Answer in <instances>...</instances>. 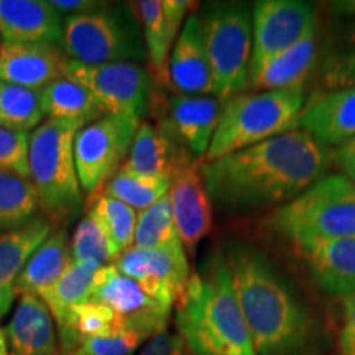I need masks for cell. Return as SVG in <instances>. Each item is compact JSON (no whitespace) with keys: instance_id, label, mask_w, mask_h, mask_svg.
Instances as JSON below:
<instances>
[{"instance_id":"cell-18","label":"cell","mask_w":355,"mask_h":355,"mask_svg":"<svg viewBox=\"0 0 355 355\" xmlns=\"http://www.w3.org/2000/svg\"><path fill=\"white\" fill-rule=\"evenodd\" d=\"M68 58L56 44L3 43L0 50V81L43 91L64 78Z\"/></svg>"},{"instance_id":"cell-35","label":"cell","mask_w":355,"mask_h":355,"mask_svg":"<svg viewBox=\"0 0 355 355\" xmlns=\"http://www.w3.org/2000/svg\"><path fill=\"white\" fill-rule=\"evenodd\" d=\"M69 252L71 260L91 261L99 266L110 265L117 260L110 239L91 211L79 220L69 242Z\"/></svg>"},{"instance_id":"cell-37","label":"cell","mask_w":355,"mask_h":355,"mask_svg":"<svg viewBox=\"0 0 355 355\" xmlns=\"http://www.w3.org/2000/svg\"><path fill=\"white\" fill-rule=\"evenodd\" d=\"M28 141L30 133L0 127V171L28 178Z\"/></svg>"},{"instance_id":"cell-41","label":"cell","mask_w":355,"mask_h":355,"mask_svg":"<svg viewBox=\"0 0 355 355\" xmlns=\"http://www.w3.org/2000/svg\"><path fill=\"white\" fill-rule=\"evenodd\" d=\"M50 3L60 13H66V17L92 12L104 6L102 2H94V0H50Z\"/></svg>"},{"instance_id":"cell-25","label":"cell","mask_w":355,"mask_h":355,"mask_svg":"<svg viewBox=\"0 0 355 355\" xmlns=\"http://www.w3.org/2000/svg\"><path fill=\"white\" fill-rule=\"evenodd\" d=\"M318 55V25L306 33L295 46L273 58L259 73L250 78V86L257 91H285L303 89L313 73Z\"/></svg>"},{"instance_id":"cell-40","label":"cell","mask_w":355,"mask_h":355,"mask_svg":"<svg viewBox=\"0 0 355 355\" xmlns=\"http://www.w3.org/2000/svg\"><path fill=\"white\" fill-rule=\"evenodd\" d=\"M332 163L339 168L340 175L355 183V137L344 145L337 146L336 152L332 153Z\"/></svg>"},{"instance_id":"cell-43","label":"cell","mask_w":355,"mask_h":355,"mask_svg":"<svg viewBox=\"0 0 355 355\" xmlns=\"http://www.w3.org/2000/svg\"><path fill=\"white\" fill-rule=\"evenodd\" d=\"M336 10L347 13V15H354L355 17V0H345V2H336L332 3Z\"/></svg>"},{"instance_id":"cell-44","label":"cell","mask_w":355,"mask_h":355,"mask_svg":"<svg viewBox=\"0 0 355 355\" xmlns=\"http://www.w3.org/2000/svg\"><path fill=\"white\" fill-rule=\"evenodd\" d=\"M0 355H8V345H7V337L6 331L0 327Z\"/></svg>"},{"instance_id":"cell-19","label":"cell","mask_w":355,"mask_h":355,"mask_svg":"<svg viewBox=\"0 0 355 355\" xmlns=\"http://www.w3.org/2000/svg\"><path fill=\"white\" fill-rule=\"evenodd\" d=\"M63 20L50 0H0V37L3 43L61 46Z\"/></svg>"},{"instance_id":"cell-20","label":"cell","mask_w":355,"mask_h":355,"mask_svg":"<svg viewBox=\"0 0 355 355\" xmlns=\"http://www.w3.org/2000/svg\"><path fill=\"white\" fill-rule=\"evenodd\" d=\"M8 355H56V322L42 298L21 295L6 327Z\"/></svg>"},{"instance_id":"cell-32","label":"cell","mask_w":355,"mask_h":355,"mask_svg":"<svg viewBox=\"0 0 355 355\" xmlns=\"http://www.w3.org/2000/svg\"><path fill=\"white\" fill-rule=\"evenodd\" d=\"M92 207L89 211L97 217L102 229L105 230L112 243L117 259L133 245L137 219L139 212L105 193H99L92 198Z\"/></svg>"},{"instance_id":"cell-2","label":"cell","mask_w":355,"mask_h":355,"mask_svg":"<svg viewBox=\"0 0 355 355\" xmlns=\"http://www.w3.org/2000/svg\"><path fill=\"white\" fill-rule=\"evenodd\" d=\"M227 261L257 355H291L308 343L313 319L257 248L232 245Z\"/></svg>"},{"instance_id":"cell-28","label":"cell","mask_w":355,"mask_h":355,"mask_svg":"<svg viewBox=\"0 0 355 355\" xmlns=\"http://www.w3.org/2000/svg\"><path fill=\"white\" fill-rule=\"evenodd\" d=\"M99 268V265L91 261L71 260L61 278L42 296L56 324L63 321L71 309L91 300Z\"/></svg>"},{"instance_id":"cell-11","label":"cell","mask_w":355,"mask_h":355,"mask_svg":"<svg viewBox=\"0 0 355 355\" xmlns=\"http://www.w3.org/2000/svg\"><path fill=\"white\" fill-rule=\"evenodd\" d=\"M318 25L316 8L301 0H259L252 8V55L250 78L266 63L295 46Z\"/></svg>"},{"instance_id":"cell-26","label":"cell","mask_w":355,"mask_h":355,"mask_svg":"<svg viewBox=\"0 0 355 355\" xmlns=\"http://www.w3.org/2000/svg\"><path fill=\"white\" fill-rule=\"evenodd\" d=\"M71 261L69 242L64 229L55 227L53 232L33 252L19 279H17V296L33 295L42 298L55 285Z\"/></svg>"},{"instance_id":"cell-13","label":"cell","mask_w":355,"mask_h":355,"mask_svg":"<svg viewBox=\"0 0 355 355\" xmlns=\"http://www.w3.org/2000/svg\"><path fill=\"white\" fill-rule=\"evenodd\" d=\"M91 300L117 314L128 329L141 331L148 337L166 331L170 321L171 309L150 298L135 279L119 272L114 263L99 268Z\"/></svg>"},{"instance_id":"cell-4","label":"cell","mask_w":355,"mask_h":355,"mask_svg":"<svg viewBox=\"0 0 355 355\" xmlns=\"http://www.w3.org/2000/svg\"><path fill=\"white\" fill-rule=\"evenodd\" d=\"M78 123L46 119L30 133L28 180L38 207L53 225L64 229L81 214L84 193L74 162Z\"/></svg>"},{"instance_id":"cell-45","label":"cell","mask_w":355,"mask_h":355,"mask_svg":"<svg viewBox=\"0 0 355 355\" xmlns=\"http://www.w3.org/2000/svg\"><path fill=\"white\" fill-rule=\"evenodd\" d=\"M2 44H3V40H2V37H0V50H2Z\"/></svg>"},{"instance_id":"cell-9","label":"cell","mask_w":355,"mask_h":355,"mask_svg":"<svg viewBox=\"0 0 355 355\" xmlns=\"http://www.w3.org/2000/svg\"><path fill=\"white\" fill-rule=\"evenodd\" d=\"M64 76L96 97L105 115H121L144 122L152 107V81L139 63L84 64L68 60Z\"/></svg>"},{"instance_id":"cell-29","label":"cell","mask_w":355,"mask_h":355,"mask_svg":"<svg viewBox=\"0 0 355 355\" xmlns=\"http://www.w3.org/2000/svg\"><path fill=\"white\" fill-rule=\"evenodd\" d=\"M38 199L28 178L0 171V234L37 219Z\"/></svg>"},{"instance_id":"cell-12","label":"cell","mask_w":355,"mask_h":355,"mask_svg":"<svg viewBox=\"0 0 355 355\" xmlns=\"http://www.w3.org/2000/svg\"><path fill=\"white\" fill-rule=\"evenodd\" d=\"M119 272L135 279L150 298L173 308L188 285L191 272L183 245L128 250L114 261Z\"/></svg>"},{"instance_id":"cell-27","label":"cell","mask_w":355,"mask_h":355,"mask_svg":"<svg viewBox=\"0 0 355 355\" xmlns=\"http://www.w3.org/2000/svg\"><path fill=\"white\" fill-rule=\"evenodd\" d=\"M44 117L86 127L104 117V110L96 97L83 84L69 78H60L42 91Z\"/></svg>"},{"instance_id":"cell-31","label":"cell","mask_w":355,"mask_h":355,"mask_svg":"<svg viewBox=\"0 0 355 355\" xmlns=\"http://www.w3.org/2000/svg\"><path fill=\"white\" fill-rule=\"evenodd\" d=\"M170 178H153L119 170L105 184V194L125 202L132 209L141 212L165 198L170 191Z\"/></svg>"},{"instance_id":"cell-16","label":"cell","mask_w":355,"mask_h":355,"mask_svg":"<svg viewBox=\"0 0 355 355\" xmlns=\"http://www.w3.org/2000/svg\"><path fill=\"white\" fill-rule=\"evenodd\" d=\"M193 3L186 0H140L130 3L141 25L150 71L159 86L168 84V60Z\"/></svg>"},{"instance_id":"cell-36","label":"cell","mask_w":355,"mask_h":355,"mask_svg":"<svg viewBox=\"0 0 355 355\" xmlns=\"http://www.w3.org/2000/svg\"><path fill=\"white\" fill-rule=\"evenodd\" d=\"M150 337L137 329H123L114 334L92 337L81 343L84 355H133Z\"/></svg>"},{"instance_id":"cell-7","label":"cell","mask_w":355,"mask_h":355,"mask_svg":"<svg viewBox=\"0 0 355 355\" xmlns=\"http://www.w3.org/2000/svg\"><path fill=\"white\" fill-rule=\"evenodd\" d=\"M204 42L212 73V96L242 94L250 84L254 33L252 10L241 2H211L201 8Z\"/></svg>"},{"instance_id":"cell-21","label":"cell","mask_w":355,"mask_h":355,"mask_svg":"<svg viewBox=\"0 0 355 355\" xmlns=\"http://www.w3.org/2000/svg\"><path fill=\"white\" fill-rule=\"evenodd\" d=\"M298 127L322 145L340 146L355 137V87L318 96L301 112Z\"/></svg>"},{"instance_id":"cell-34","label":"cell","mask_w":355,"mask_h":355,"mask_svg":"<svg viewBox=\"0 0 355 355\" xmlns=\"http://www.w3.org/2000/svg\"><path fill=\"white\" fill-rule=\"evenodd\" d=\"M183 245L178 237L175 217L168 194L148 209L141 211L137 219L133 245L137 248H166Z\"/></svg>"},{"instance_id":"cell-10","label":"cell","mask_w":355,"mask_h":355,"mask_svg":"<svg viewBox=\"0 0 355 355\" xmlns=\"http://www.w3.org/2000/svg\"><path fill=\"white\" fill-rule=\"evenodd\" d=\"M140 122L121 115H104L76 133L74 162L83 193L89 198L121 170L130 152Z\"/></svg>"},{"instance_id":"cell-33","label":"cell","mask_w":355,"mask_h":355,"mask_svg":"<svg viewBox=\"0 0 355 355\" xmlns=\"http://www.w3.org/2000/svg\"><path fill=\"white\" fill-rule=\"evenodd\" d=\"M321 81L327 92L355 87V25L337 33L331 44H327Z\"/></svg>"},{"instance_id":"cell-5","label":"cell","mask_w":355,"mask_h":355,"mask_svg":"<svg viewBox=\"0 0 355 355\" xmlns=\"http://www.w3.org/2000/svg\"><path fill=\"white\" fill-rule=\"evenodd\" d=\"M270 224L300 252L355 235V183L344 175H324L278 207Z\"/></svg>"},{"instance_id":"cell-15","label":"cell","mask_w":355,"mask_h":355,"mask_svg":"<svg viewBox=\"0 0 355 355\" xmlns=\"http://www.w3.org/2000/svg\"><path fill=\"white\" fill-rule=\"evenodd\" d=\"M199 166L191 162L178 170L168 191L178 237L191 255L212 227V201Z\"/></svg>"},{"instance_id":"cell-3","label":"cell","mask_w":355,"mask_h":355,"mask_svg":"<svg viewBox=\"0 0 355 355\" xmlns=\"http://www.w3.org/2000/svg\"><path fill=\"white\" fill-rule=\"evenodd\" d=\"M175 321L191 355H257L227 255L220 252L191 273L176 303Z\"/></svg>"},{"instance_id":"cell-39","label":"cell","mask_w":355,"mask_h":355,"mask_svg":"<svg viewBox=\"0 0 355 355\" xmlns=\"http://www.w3.org/2000/svg\"><path fill=\"white\" fill-rule=\"evenodd\" d=\"M340 355H355V298L344 300V322L339 337Z\"/></svg>"},{"instance_id":"cell-23","label":"cell","mask_w":355,"mask_h":355,"mask_svg":"<svg viewBox=\"0 0 355 355\" xmlns=\"http://www.w3.org/2000/svg\"><path fill=\"white\" fill-rule=\"evenodd\" d=\"M55 229L46 217H37L24 227L0 234V319L15 301L17 279L26 261Z\"/></svg>"},{"instance_id":"cell-17","label":"cell","mask_w":355,"mask_h":355,"mask_svg":"<svg viewBox=\"0 0 355 355\" xmlns=\"http://www.w3.org/2000/svg\"><path fill=\"white\" fill-rule=\"evenodd\" d=\"M168 87L178 96H212V73L198 13L186 17L168 60Z\"/></svg>"},{"instance_id":"cell-14","label":"cell","mask_w":355,"mask_h":355,"mask_svg":"<svg viewBox=\"0 0 355 355\" xmlns=\"http://www.w3.org/2000/svg\"><path fill=\"white\" fill-rule=\"evenodd\" d=\"M224 101L214 96H171L162 107L158 127L189 157L206 158L219 125Z\"/></svg>"},{"instance_id":"cell-30","label":"cell","mask_w":355,"mask_h":355,"mask_svg":"<svg viewBox=\"0 0 355 355\" xmlns=\"http://www.w3.org/2000/svg\"><path fill=\"white\" fill-rule=\"evenodd\" d=\"M42 91L0 81V127L30 133L43 123Z\"/></svg>"},{"instance_id":"cell-6","label":"cell","mask_w":355,"mask_h":355,"mask_svg":"<svg viewBox=\"0 0 355 355\" xmlns=\"http://www.w3.org/2000/svg\"><path fill=\"white\" fill-rule=\"evenodd\" d=\"M304 105L303 89L259 91L224 101L219 125L202 162H212L295 130Z\"/></svg>"},{"instance_id":"cell-8","label":"cell","mask_w":355,"mask_h":355,"mask_svg":"<svg viewBox=\"0 0 355 355\" xmlns=\"http://www.w3.org/2000/svg\"><path fill=\"white\" fill-rule=\"evenodd\" d=\"M61 50L84 64L139 63L146 58L144 33L132 7L105 3L96 10L64 17Z\"/></svg>"},{"instance_id":"cell-1","label":"cell","mask_w":355,"mask_h":355,"mask_svg":"<svg viewBox=\"0 0 355 355\" xmlns=\"http://www.w3.org/2000/svg\"><path fill=\"white\" fill-rule=\"evenodd\" d=\"M332 153L303 130H291L224 157L201 162L211 201L230 211L285 206L326 175Z\"/></svg>"},{"instance_id":"cell-24","label":"cell","mask_w":355,"mask_h":355,"mask_svg":"<svg viewBox=\"0 0 355 355\" xmlns=\"http://www.w3.org/2000/svg\"><path fill=\"white\" fill-rule=\"evenodd\" d=\"M314 283L329 295L355 298V235L300 252Z\"/></svg>"},{"instance_id":"cell-42","label":"cell","mask_w":355,"mask_h":355,"mask_svg":"<svg viewBox=\"0 0 355 355\" xmlns=\"http://www.w3.org/2000/svg\"><path fill=\"white\" fill-rule=\"evenodd\" d=\"M56 355H84L81 345H71V344H60L58 343Z\"/></svg>"},{"instance_id":"cell-22","label":"cell","mask_w":355,"mask_h":355,"mask_svg":"<svg viewBox=\"0 0 355 355\" xmlns=\"http://www.w3.org/2000/svg\"><path fill=\"white\" fill-rule=\"evenodd\" d=\"M191 162H198L171 139L165 130L150 122H140L122 170L153 178H171Z\"/></svg>"},{"instance_id":"cell-38","label":"cell","mask_w":355,"mask_h":355,"mask_svg":"<svg viewBox=\"0 0 355 355\" xmlns=\"http://www.w3.org/2000/svg\"><path fill=\"white\" fill-rule=\"evenodd\" d=\"M188 349L180 336L163 331L150 337L139 355H186Z\"/></svg>"}]
</instances>
